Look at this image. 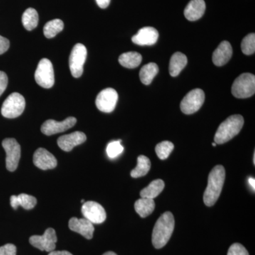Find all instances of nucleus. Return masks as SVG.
Masks as SVG:
<instances>
[{"label": "nucleus", "instance_id": "obj_1", "mask_svg": "<svg viewBox=\"0 0 255 255\" xmlns=\"http://www.w3.org/2000/svg\"><path fill=\"white\" fill-rule=\"evenodd\" d=\"M174 229V219L171 212L164 213L157 220L152 231V245L156 249H160L168 243Z\"/></svg>", "mask_w": 255, "mask_h": 255}, {"label": "nucleus", "instance_id": "obj_2", "mask_svg": "<svg viewBox=\"0 0 255 255\" xmlns=\"http://www.w3.org/2000/svg\"><path fill=\"white\" fill-rule=\"evenodd\" d=\"M226 178V171L222 165H217L210 172L208 185L204 194V204L213 206L219 199Z\"/></svg>", "mask_w": 255, "mask_h": 255}, {"label": "nucleus", "instance_id": "obj_3", "mask_svg": "<svg viewBox=\"0 0 255 255\" xmlns=\"http://www.w3.org/2000/svg\"><path fill=\"white\" fill-rule=\"evenodd\" d=\"M244 125V119L241 115H233L228 117L220 125L214 137L216 144L226 143L241 132Z\"/></svg>", "mask_w": 255, "mask_h": 255}, {"label": "nucleus", "instance_id": "obj_4", "mask_svg": "<svg viewBox=\"0 0 255 255\" xmlns=\"http://www.w3.org/2000/svg\"><path fill=\"white\" fill-rule=\"evenodd\" d=\"M255 93V77L251 73H243L235 80L232 94L238 99H246Z\"/></svg>", "mask_w": 255, "mask_h": 255}, {"label": "nucleus", "instance_id": "obj_5", "mask_svg": "<svg viewBox=\"0 0 255 255\" xmlns=\"http://www.w3.org/2000/svg\"><path fill=\"white\" fill-rule=\"evenodd\" d=\"M25 106L24 97L17 92H14L11 94L3 103L1 109V115L5 118H16L22 114Z\"/></svg>", "mask_w": 255, "mask_h": 255}, {"label": "nucleus", "instance_id": "obj_6", "mask_svg": "<svg viewBox=\"0 0 255 255\" xmlns=\"http://www.w3.org/2000/svg\"><path fill=\"white\" fill-rule=\"evenodd\" d=\"M35 80L43 88H51L54 85V70L49 60L43 58L40 60L35 72Z\"/></svg>", "mask_w": 255, "mask_h": 255}, {"label": "nucleus", "instance_id": "obj_7", "mask_svg": "<svg viewBox=\"0 0 255 255\" xmlns=\"http://www.w3.org/2000/svg\"><path fill=\"white\" fill-rule=\"evenodd\" d=\"M87 55L86 47L82 43H77L73 47L69 59V65L74 78H78L82 76Z\"/></svg>", "mask_w": 255, "mask_h": 255}, {"label": "nucleus", "instance_id": "obj_8", "mask_svg": "<svg viewBox=\"0 0 255 255\" xmlns=\"http://www.w3.org/2000/svg\"><path fill=\"white\" fill-rule=\"evenodd\" d=\"M205 100V94L201 89L189 92L181 102L180 108L183 113L192 114L200 110Z\"/></svg>", "mask_w": 255, "mask_h": 255}, {"label": "nucleus", "instance_id": "obj_9", "mask_svg": "<svg viewBox=\"0 0 255 255\" xmlns=\"http://www.w3.org/2000/svg\"><path fill=\"white\" fill-rule=\"evenodd\" d=\"M2 147L6 152V169L9 172H14L21 157V146L14 138H6L2 141Z\"/></svg>", "mask_w": 255, "mask_h": 255}, {"label": "nucleus", "instance_id": "obj_10", "mask_svg": "<svg viewBox=\"0 0 255 255\" xmlns=\"http://www.w3.org/2000/svg\"><path fill=\"white\" fill-rule=\"evenodd\" d=\"M57 241L56 233L51 228H48L43 236H33L29 238V243L32 246L48 253L55 251Z\"/></svg>", "mask_w": 255, "mask_h": 255}, {"label": "nucleus", "instance_id": "obj_11", "mask_svg": "<svg viewBox=\"0 0 255 255\" xmlns=\"http://www.w3.org/2000/svg\"><path fill=\"white\" fill-rule=\"evenodd\" d=\"M118 97V93L114 89H105L97 95L96 106L101 112L111 113L115 109Z\"/></svg>", "mask_w": 255, "mask_h": 255}, {"label": "nucleus", "instance_id": "obj_12", "mask_svg": "<svg viewBox=\"0 0 255 255\" xmlns=\"http://www.w3.org/2000/svg\"><path fill=\"white\" fill-rule=\"evenodd\" d=\"M82 213L85 219L93 224L105 222L107 214L105 209L95 201H87L82 205Z\"/></svg>", "mask_w": 255, "mask_h": 255}, {"label": "nucleus", "instance_id": "obj_13", "mask_svg": "<svg viewBox=\"0 0 255 255\" xmlns=\"http://www.w3.org/2000/svg\"><path fill=\"white\" fill-rule=\"evenodd\" d=\"M77 123L75 117H68L63 122H56L53 119L47 120L41 127V132L46 135H52L59 133L71 128Z\"/></svg>", "mask_w": 255, "mask_h": 255}, {"label": "nucleus", "instance_id": "obj_14", "mask_svg": "<svg viewBox=\"0 0 255 255\" xmlns=\"http://www.w3.org/2000/svg\"><path fill=\"white\" fill-rule=\"evenodd\" d=\"M33 161L36 167L43 170L54 169L58 164L55 156L50 153L49 151L42 147H40L34 152Z\"/></svg>", "mask_w": 255, "mask_h": 255}, {"label": "nucleus", "instance_id": "obj_15", "mask_svg": "<svg viewBox=\"0 0 255 255\" xmlns=\"http://www.w3.org/2000/svg\"><path fill=\"white\" fill-rule=\"evenodd\" d=\"M158 37V31L155 28L147 26L140 28L136 34L132 37V41L139 46H152L157 41Z\"/></svg>", "mask_w": 255, "mask_h": 255}, {"label": "nucleus", "instance_id": "obj_16", "mask_svg": "<svg viewBox=\"0 0 255 255\" xmlns=\"http://www.w3.org/2000/svg\"><path fill=\"white\" fill-rule=\"evenodd\" d=\"M86 140L87 136L84 132L75 131L60 137L57 142L61 150L65 152H70L75 146L81 145L86 141Z\"/></svg>", "mask_w": 255, "mask_h": 255}, {"label": "nucleus", "instance_id": "obj_17", "mask_svg": "<svg viewBox=\"0 0 255 255\" xmlns=\"http://www.w3.org/2000/svg\"><path fill=\"white\" fill-rule=\"evenodd\" d=\"M69 228L74 232L81 235L87 240H90L93 238L95 227L93 223L86 219H79L75 217L72 218L69 221Z\"/></svg>", "mask_w": 255, "mask_h": 255}, {"label": "nucleus", "instance_id": "obj_18", "mask_svg": "<svg viewBox=\"0 0 255 255\" xmlns=\"http://www.w3.org/2000/svg\"><path fill=\"white\" fill-rule=\"evenodd\" d=\"M233 55V48L231 43L224 41L220 43L213 53L212 60L216 66H223L229 61Z\"/></svg>", "mask_w": 255, "mask_h": 255}, {"label": "nucleus", "instance_id": "obj_19", "mask_svg": "<svg viewBox=\"0 0 255 255\" xmlns=\"http://www.w3.org/2000/svg\"><path fill=\"white\" fill-rule=\"evenodd\" d=\"M205 10L204 0H191L186 6L184 14L189 21H194L202 17Z\"/></svg>", "mask_w": 255, "mask_h": 255}, {"label": "nucleus", "instance_id": "obj_20", "mask_svg": "<svg viewBox=\"0 0 255 255\" xmlns=\"http://www.w3.org/2000/svg\"><path fill=\"white\" fill-rule=\"evenodd\" d=\"M37 200L34 196L26 194H21L18 196H11L10 198V204L13 209H16L18 206L23 209L30 210L36 206Z\"/></svg>", "mask_w": 255, "mask_h": 255}, {"label": "nucleus", "instance_id": "obj_21", "mask_svg": "<svg viewBox=\"0 0 255 255\" xmlns=\"http://www.w3.org/2000/svg\"><path fill=\"white\" fill-rule=\"evenodd\" d=\"M187 64V58L185 55L177 52L172 55L169 62V73L171 76L177 77L181 71L185 68Z\"/></svg>", "mask_w": 255, "mask_h": 255}, {"label": "nucleus", "instance_id": "obj_22", "mask_svg": "<svg viewBox=\"0 0 255 255\" xmlns=\"http://www.w3.org/2000/svg\"><path fill=\"white\" fill-rule=\"evenodd\" d=\"M135 211L142 218H145L153 212L155 208V201L152 199L141 198L135 203Z\"/></svg>", "mask_w": 255, "mask_h": 255}, {"label": "nucleus", "instance_id": "obj_23", "mask_svg": "<svg viewBox=\"0 0 255 255\" xmlns=\"http://www.w3.org/2000/svg\"><path fill=\"white\" fill-rule=\"evenodd\" d=\"M142 55L137 52H128L120 55L119 62L122 66L127 68H135L142 62Z\"/></svg>", "mask_w": 255, "mask_h": 255}, {"label": "nucleus", "instance_id": "obj_24", "mask_svg": "<svg viewBox=\"0 0 255 255\" xmlns=\"http://www.w3.org/2000/svg\"><path fill=\"white\" fill-rule=\"evenodd\" d=\"M164 188V183L162 179H156L152 181V182L140 191V196L141 198H148V199H155L157 196L163 191Z\"/></svg>", "mask_w": 255, "mask_h": 255}, {"label": "nucleus", "instance_id": "obj_25", "mask_svg": "<svg viewBox=\"0 0 255 255\" xmlns=\"http://www.w3.org/2000/svg\"><path fill=\"white\" fill-rule=\"evenodd\" d=\"M158 71V66L156 63H150L144 65L140 71V78L142 83L145 85H150Z\"/></svg>", "mask_w": 255, "mask_h": 255}, {"label": "nucleus", "instance_id": "obj_26", "mask_svg": "<svg viewBox=\"0 0 255 255\" xmlns=\"http://www.w3.org/2000/svg\"><path fill=\"white\" fill-rule=\"evenodd\" d=\"M151 167V162L148 157L145 155H140L137 157L136 167L132 169L130 175L132 178L143 177L148 173Z\"/></svg>", "mask_w": 255, "mask_h": 255}, {"label": "nucleus", "instance_id": "obj_27", "mask_svg": "<svg viewBox=\"0 0 255 255\" xmlns=\"http://www.w3.org/2000/svg\"><path fill=\"white\" fill-rule=\"evenodd\" d=\"M22 23L28 31H31L37 27L38 23V14L36 9L28 8L23 12Z\"/></svg>", "mask_w": 255, "mask_h": 255}, {"label": "nucleus", "instance_id": "obj_28", "mask_svg": "<svg viewBox=\"0 0 255 255\" xmlns=\"http://www.w3.org/2000/svg\"><path fill=\"white\" fill-rule=\"evenodd\" d=\"M64 23L60 19H53L48 21L43 28V33L47 38H54L58 33L63 31Z\"/></svg>", "mask_w": 255, "mask_h": 255}, {"label": "nucleus", "instance_id": "obj_29", "mask_svg": "<svg viewBox=\"0 0 255 255\" xmlns=\"http://www.w3.org/2000/svg\"><path fill=\"white\" fill-rule=\"evenodd\" d=\"M174 144L170 141L159 142L155 147L156 154L160 159H167L174 150Z\"/></svg>", "mask_w": 255, "mask_h": 255}, {"label": "nucleus", "instance_id": "obj_30", "mask_svg": "<svg viewBox=\"0 0 255 255\" xmlns=\"http://www.w3.org/2000/svg\"><path fill=\"white\" fill-rule=\"evenodd\" d=\"M241 49L244 54H254L255 52V34L250 33L243 38L241 43Z\"/></svg>", "mask_w": 255, "mask_h": 255}, {"label": "nucleus", "instance_id": "obj_31", "mask_svg": "<svg viewBox=\"0 0 255 255\" xmlns=\"http://www.w3.org/2000/svg\"><path fill=\"white\" fill-rule=\"evenodd\" d=\"M122 140H117L110 142L107 145V153L110 158L114 159L118 157L123 152L124 147L121 144Z\"/></svg>", "mask_w": 255, "mask_h": 255}, {"label": "nucleus", "instance_id": "obj_32", "mask_svg": "<svg viewBox=\"0 0 255 255\" xmlns=\"http://www.w3.org/2000/svg\"><path fill=\"white\" fill-rule=\"evenodd\" d=\"M228 255H249V253L244 246L240 243H234L230 247Z\"/></svg>", "mask_w": 255, "mask_h": 255}, {"label": "nucleus", "instance_id": "obj_33", "mask_svg": "<svg viewBox=\"0 0 255 255\" xmlns=\"http://www.w3.org/2000/svg\"><path fill=\"white\" fill-rule=\"evenodd\" d=\"M16 248L13 244H6L0 247V255H16Z\"/></svg>", "mask_w": 255, "mask_h": 255}, {"label": "nucleus", "instance_id": "obj_34", "mask_svg": "<svg viewBox=\"0 0 255 255\" xmlns=\"http://www.w3.org/2000/svg\"><path fill=\"white\" fill-rule=\"evenodd\" d=\"M7 84V75L4 72L0 71V96L2 95L3 92L6 90Z\"/></svg>", "mask_w": 255, "mask_h": 255}, {"label": "nucleus", "instance_id": "obj_35", "mask_svg": "<svg viewBox=\"0 0 255 255\" xmlns=\"http://www.w3.org/2000/svg\"><path fill=\"white\" fill-rule=\"evenodd\" d=\"M10 43L7 38L0 36V55L3 54L7 51L9 48Z\"/></svg>", "mask_w": 255, "mask_h": 255}, {"label": "nucleus", "instance_id": "obj_36", "mask_svg": "<svg viewBox=\"0 0 255 255\" xmlns=\"http://www.w3.org/2000/svg\"><path fill=\"white\" fill-rule=\"evenodd\" d=\"M97 4L102 9H106L110 4L111 0H96Z\"/></svg>", "mask_w": 255, "mask_h": 255}, {"label": "nucleus", "instance_id": "obj_37", "mask_svg": "<svg viewBox=\"0 0 255 255\" xmlns=\"http://www.w3.org/2000/svg\"><path fill=\"white\" fill-rule=\"evenodd\" d=\"M48 255H73L71 253H69L68 251H52L50 252Z\"/></svg>", "mask_w": 255, "mask_h": 255}, {"label": "nucleus", "instance_id": "obj_38", "mask_svg": "<svg viewBox=\"0 0 255 255\" xmlns=\"http://www.w3.org/2000/svg\"><path fill=\"white\" fill-rule=\"evenodd\" d=\"M248 182H249L250 184H251V187L253 188V190H255V178L253 177H250L249 180H248Z\"/></svg>", "mask_w": 255, "mask_h": 255}, {"label": "nucleus", "instance_id": "obj_39", "mask_svg": "<svg viewBox=\"0 0 255 255\" xmlns=\"http://www.w3.org/2000/svg\"><path fill=\"white\" fill-rule=\"evenodd\" d=\"M103 255H117L116 253H113V252H107V253H105Z\"/></svg>", "mask_w": 255, "mask_h": 255}, {"label": "nucleus", "instance_id": "obj_40", "mask_svg": "<svg viewBox=\"0 0 255 255\" xmlns=\"http://www.w3.org/2000/svg\"><path fill=\"white\" fill-rule=\"evenodd\" d=\"M216 145H217V144L216 143V142H213L212 143V145L213 146H214V147H216Z\"/></svg>", "mask_w": 255, "mask_h": 255}, {"label": "nucleus", "instance_id": "obj_41", "mask_svg": "<svg viewBox=\"0 0 255 255\" xmlns=\"http://www.w3.org/2000/svg\"><path fill=\"white\" fill-rule=\"evenodd\" d=\"M254 159H253V161H254V163H255V154H254V157H253Z\"/></svg>", "mask_w": 255, "mask_h": 255}]
</instances>
